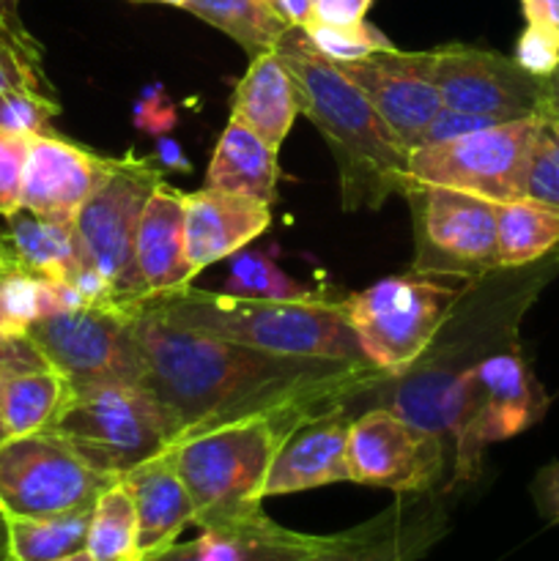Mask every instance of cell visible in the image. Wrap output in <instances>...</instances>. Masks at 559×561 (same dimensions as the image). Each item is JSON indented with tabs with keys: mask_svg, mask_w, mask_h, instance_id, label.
<instances>
[{
	"mask_svg": "<svg viewBox=\"0 0 559 561\" xmlns=\"http://www.w3.org/2000/svg\"><path fill=\"white\" fill-rule=\"evenodd\" d=\"M135 329L146 362L142 387L168 414L175 442L301 394L323 389L365 394L389 381L370 362L266 354L179 327L146 305H135Z\"/></svg>",
	"mask_w": 559,
	"mask_h": 561,
	"instance_id": "6da1fadb",
	"label": "cell"
},
{
	"mask_svg": "<svg viewBox=\"0 0 559 561\" xmlns=\"http://www.w3.org/2000/svg\"><path fill=\"white\" fill-rule=\"evenodd\" d=\"M296 88L299 113L316 126L338 162L345 211H378L409 186V148L365 93L290 25L274 47Z\"/></svg>",
	"mask_w": 559,
	"mask_h": 561,
	"instance_id": "7a4b0ae2",
	"label": "cell"
},
{
	"mask_svg": "<svg viewBox=\"0 0 559 561\" xmlns=\"http://www.w3.org/2000/svg\"><path fill=\"white\" fill-rule=\"evenodd\" d=\"M360 394L356 389L301 394L173 442L170 449L195 507L197 529H217L261 515L269 469L290 433L316 416L351 405Z\"/></svg>",
	"mask_w": 559,
	"mask_h": 561,
	"instance_id": "3957f363",
	"label": "cell"
},
{
	"mask_svg": "<svg viewBox=\"0 0 559 561\" xmlns=\"http://www.w3.org/2000/svg\"><path fill=\"white\" fill-rule=\"evenodd\" d=\"M140 305L195 332L214 334L277 356L327 362H367L343 301L327 296L305 301L241 299L214 290L184 288L146 296Z\"/></svg>",
	"mask_w": 559,
	"mask_h": 561,
	"instance_id": "277c9868",
	"label": "cell"
},
{
	"mask_svg": "<svg viewBox=\"0 0 559 561\" xmlns=\"http://www.w3.org/2000/svg\"><path fill=\"white\" fill-rule=\"evenodd\" d=\"M548 394L521 356L518 345L488 354L455 376L447 400V444L453 447V482L480 474L486 447L518 436L543 420Z\"/></svg>",
	"mask_w": 559,
	"mask_h": 561,
	"instance_id": "5b68a950",
	"label": "cell"
},
{
	"mask_svg": "<svg viewBox=\"0 0 559 561\" xmlns=\"http://www.w3.org/2000/svg\"><path fill=\"white\" fill-rule=\"evenodd\" d=\"M49 431L110 480H121L175 442L162 405L146 387L132 383L71 389Z\"/></svg>",
	"mask_w": 559,
	"mask_h": 561,
	"instance_id": "8992f818",
	"label": "cell"
},
{
	"mask_svg": "<svg viewBox=\"0 0 559 561\" xmlns=\"http://www.w3.org/2000/svg\"><path fill=\"white\" fill-rule=\"evenodd\" d=\"M157 157H107L96 186L75 217L80 261L99 274L121 307L142 301L137 274V228L151 192L162 184Z\"/></svg>",
	"mask_w": 559,
	"mask_h": 561,
	"instance_id": "52a82bcc",
	"label": "cell"
},
{
	"mask_svg": "<svg viewBox=\"0 0 559 561\" xmlns=\"http://www.w3.org/2000/svg\"><path fill=\"white\" fill-rule=\"evenodd\" d=\"M458 299L460 290L453 285L406 274L351 294L343 307L365 359L395 378L427 354Z\"/></svg>",
	"mask_w": 559,
	"mask_h": 561,
	"instance_id": "ba28073f",
	"label": "cell"
},
{
	"mask_svg": "<svg viewBox=\"0 0 559 561\" xmlns=\"http://www.w3.org/2000/svg\"><path fill=\"white\" fill-rule=\"evenodd\" d=\"M403 197L414 228L411 274L477 283L499 266V203L469 192L409 181Z\"/></svg>",
	"mask_w": 559,
	"mask_h": 561,
	"instance_id": "9c48e42d",
	"label": "cell"
},
{
	"mask_svg": "<svg viewBox=\"0 0 559 561\" xmlns=\"http://www.w3.org/2000/svg\"><path fill=\"white\" fill-rule=\"evenodd\" d=\"M25 334L71 389L142 387L146 362L137 343L135 307H71L38 318Z\"/></svg>",
	"mask_w": 559,
	"mask_h": 561,
	"instance_id": "30bf717a",
	"label": "cell"
},
{
	"mask_svg": "<svg viewBox=\"0 0 559 561\" xmlns=\"http://www.w3.org/2000/svg\"><path fill=\"white\" fill-rule=\"evenodd\" d=\"M543 115L504 121L455 140L409 151V179L417 184L449 186L491 203L526 197V170Z\"/></svg>",
	"mask_w": 559,
	"mask_h": 561,
	"instance_id": "8fae6325",
	"label": "cell"
},
{
	"mask_svg": "<svg viewBox=\"0 0 559 561\" xmlns=\"http://www.w3.org/2000/svg\"><path fill=\"white\" fill-rule=\"evenodd\" d=\"M113 482L118 480L93 471L55 431L0 442V513L5 520L93 507Z\"/></svg>",
	"mask_w": 559,
	"mask_h": 561,
	"instance_id": "7c38bea8",
	"label": "cell"
},
{
	"mask_svg": "<svg viewBox=\"0 0 559 561\" xmlns=\"http://www.w3.org/2000/svg\"><path fill=\"white\" fill-rule=\"evenodd\" d=\"M444 466V438L403 420L392 409L365 411L351 422L349 474L356 485L422 496L442 480Z\"/></svg>",
	"mask_w": 559,
	"mask_h": 561,
	"instance_id": "4fadbf2b",
	"label": "cell"
},
{
	"mask_svg": "<svg viewBox=\"0 0 559 561\" xmlns=\"http://www.w3.org/2000/svg\"><path fill=\"white\" fill-rule=\"evenodd\" d=\"M433 80L442 104L493 121L543 115V80L521 69L515 58L491 49L447 44L433 49Z\"/></svg>",
	"mask_w": 559,
	"mask_h": 561,
	"instance_id": "5bb4252c",
	"label": "cell"
},
{
	"mask_svg": "<svg viewBox=\"0 0 559 561\" xmlns=\"http://www.w3.org/2000/svg\"><path fill=\"white\" fill-rule=\"evenodd\" d=\"M392 126L403 146L414 148L425 126L444 107L433 80L431 53H403V49H378L349 64H334Z\"/></svg>",
	"mask_w": 559,
	"mask_h": 561,
	"instance_id": "9a60e30c",
	"label": "cell"
},
{
	"mask_svg": "<svg viewBox=\"0 0 559 561\" xmlns=\"http://www.w3.org/2000/svg\"><path fill=\"white\" fill-rule=\"evenodd\" d=\"M447 535V513L433 499H406L329 540L301 561H417Z\"/></svg>",
	"mask_w": 559,
	"mask_h": 561,
	"instance_id": "2e32d148",
	"label": "cell"
},
{
	"mask_svg": "<svg viewBox=\"0 0 559 561\" xmlns=\"http://www.w3.org/2000/svg\"><path fill=\"white\" fill-rule=\"evenodd\" d=\"M107 157L60 135L31 137L20 208L47 219H75L96 186Z\"/></svg>",
	"mask_w": 559,
	"mask_h": 561,
	"instance_id": "e0dca14e",
	"label": "cell"
},
{
	"mask_svg": "<svg viewBox=\"0 0 559 561\" xmlns=\"http://www.w3.org/2000/svg\"><path fill=\"white\" fill-rule=\"evenodd\" d=\"M272 225V206L255 197L203 186L184 192V244L192 274L244 250Z\"/></svg>",
	"mask_w": 559,
	"mask_h": 561,
	"instance_id": "ac0fdd59",
	"label": "cell"
},
{
	"mask_svg": "<svg viewBox=\"0 0 559 561\" xmlns=\"http://www.w3.org/2000/svg\"><path fill=\"white\" fill-rule=\"evenodd\" d=\"M349 405L305 422L290 433L288 442L269 469L263 499L288 496L312 488L351 482L349 474Z\"/></svg>",
	"mask_w": 559,
	"mask_h": 561,
	"instance_id": "d6986e66",
	"label": "cell"
},
{
	"mask_svg": "<svg viewBox=\"0 0 559 561\" xmlns=\"http://www.w3.org/2000/svg\"><path fill=\"white\" fill-rule=\"evenodd\" d=\"M329 535H305L274 524L266 513L239 524L201 529L192 542H173L142 561H301L316 553Z\"/></svg>",
	"mask_w": 559,
	"mask_h": 561,
	"instance_id": "ffe728a7",
	"label": "cell"
},
{
	"mask_svg": "<svg viewBox=\"0 0 559 561\" xmlns=\"http://www.w3.org/2000/svg\"><path fill=\"white\" fill-rule=\"evenodd\" d=\"M137 513V553L140 561L173 546L181 531L195 524V507L175 469L173 449L153 455L121 477Z\"/></svg>",
	"mask_w": 559,
	"mask_h": 561,
	"instance_id": "44dd1931",
	"label": "cell"
},
{
	"mask_svg": "<svg viewBox=\"0 0 559 561\" xmlns=\"http://www.w3.org/2000/svg\"><path fill=\"white\" fill-rule=\"evenodd\" d=\"M137 274L142 299L184 288L195 279L184 244V192L170 184H159L142 208L137 228Z\"/></svg>",
	"mask_w": 559,
	"mask_h": 561,
	"instance_id": "7402d4cb",
	"label": "cell"
},
{
	"mask_svg": "<svg viewBox=\"0 0 559 561\" xmlns=\"http://www.w3.org/2000/svg\"><path fill=\"white\" fill-rule=\"evenodd\" d=\"M0 247L9 268L66 283L82 266L75 219H47L16 208L0 219Z\"/></svg>",
	"mask_w": 559,
	"mask_h": 561,
	"instance_id": "603a6c76",
	"label": "cell"
},
{
	"mask_svg": "<svg viewBox=\"0 0 559 561\" xmlns=\"http://www.w3.org/2000/svg\"><path fill=\"white\" fill-rule=\"evenodd\" d=\"M296 115H299L296 88L280 55L269 49L250 58V69L236 85L230 118L250 126L258 137L280 151Z\"/></svg>",
	"mask_w": 559,
	"mask_h": 561,
	"instance_id": "cb8c5ba5",
	"label": "cell"
},
{
	"mask_svg": "<svg viewBox=\"0 0 559 561\" xmlns=\"http://www.w3.org/2000/svg\"><path fill=\"white\" fill-rule=\"evenodd\" d=\"M277 148L269 146L250 126L230 118L208 162L206 186L255 197L272 206L277 197Z\"/></svg>",
	"mask_w": 559,
	"mask_h": 561,
	"instance_id": "d4e9b609",
	"label": "cell"
},
{
	"mask_svg": "<svg viewBox=\"0 0 559 561\" xmlns=\"http://www.w3.org/2000/svg\"><path fill=\"white\" fill-rule=\"evenodd\" d=\"M497 236L499 266H532L559 250V208L529 201V197L502 203L497 211Z\"/></svg>",
	"mask_w": 559,
	"mask_h": 561,
	"instance_id": "484cf974",
	"label": "cell"
},
{
	"mask_svg": "<svg viewBox=\"0 0 559 561\" xmlns=\"http://www.w3.org/2000/svg\"><path fill=\"white\" fill-rule=\"evenodd\" d=\"M69 394V381L53 367L11 373L3 389L5 438L49 431Z\"/></svg>",
	"mask_w": 559,
	"mask_h": 561,
	"instance_id": "4316f807",
	"label": "cell"
},
{
	"mask_svg": "<svg viewBox=\"0 0 559 561\" xmlns=\"http://www.w3.org/2000/svg\"><path fill=\"white\" fill-rule=\"evenodd\" d=\"M184 9L233 38L250 58L277 47L290 27L269 0H186Z\"/></svg>",
	"mask_w": 559,
	"mask_h": 561,
	"instance_id": "83f0119b",
	"label": "cell"
},
{
	"mask_svg": "<svg viewBox=\"0 0 559 561\" xmlns=\"http://www.w3.org/2000/svg\"><path fill=\"white\" fill-rule=\"evenodd\" d=\"M93 507L9 520V561H60L85 551Z\"/></svg>",
	"mask_w": 559,
	"mask_h": 561,
	"instance_id": "f1b7e54d",
	"label": "cell"
},
{
	"mask_svg": "<svg viewBox=\"0 0 559 561\" xmlns=\"http://www.w3.org/2000/svg\"><path fill=\"white\" fill-rule=\"evenodd\" d=\"M85 553L91 561H140L135 502L121 480L104 488L93 504Z\"/></svg>",
	"mask_w": 559,
	"mask_h": 561,
	"instance_id": "f546056e",
	"label": "cell"
},
{
	"mask_svg": "<svg viewBox=\"0 0 559 561\" xmlns=\"http://www.w3.org/2000/svg\"><path fill=\"white\" fill-rule=\"evenodd\" d=\"M223 294L241 296V299H269V301H305L321 299V294L305 288L299 279L277 266L266 252L239 250L230 255L228 279Z\"/></svg>",
	"mask_w": 559,
	"mask_h": 561,
	"instance_id": "4dcf8cb0",
	"label": "cell"
},
{
	"mask_svg": "<svg viewBox=\"0 0 559 561\" xmlns=\"http://www.w3.org/2000/svg\"><path fill=\"white\" fill-rule=\"evenodd\" d=\"M20 88L55 93L44 71L42 44L31 36L22 20L0 22V99Z\"/></svg>",
	"mask_w": 559,
	"mask_h": 561,
	"instance_id": "1f68e13d",
	"label": "cell"
},
{
	"mask_svg": "<svg viewBox=\"0 0 559 561\" xmlns=\"http://www.w3.org/2000/svg\"><path fill=\"white\" fill-rule=\"evenodd\" d=\"M310 36L312 47L332 64H349V60H360L365 55L378 53V49H392L395 44L389 42L384 33H378L370 22H360L351 27H334L312 22L305 27Z\"/></svg>",
	"mask_w": 559,
	"mask_h": 561,
	"instance_id": "d6a6232c",
	"label": "cell"
},
{
	"mask_svg": "<svg viewBox=\"0 0 559 561\" xmlns=\"http://www.w3.org/2000/svg\"><path fill=\"white\" fill-rule=\"evenodd\" d=\"M60 113V104L55 93L42 91H11L0 99V129L11 135H55L53 121Z\"/></svg>",
	"mask_w": 559,
	"mask_h": 561,
	"instance_id": "836d02e7",
	"label": "cell"
},
{
	"mask_svg": "<svg viewBox=\"0 0 559 561\" xmlns=\"http://www.w3.org/2000/svg\"><path fill=\"white\" fill-rule=\"evenodd\" d=\"M526 197L559 208V135L551 121L540 118L529 170H526Z\"/></svg>",
	"mask_w": 559,
	"mask_h": 561,
	"instance_id": "e575fe53",
	"label": "cell"
},
{
	"mask_svg": "<svg viewBox=\"0 0 559 561\" xmlns=\"http://www.w3.org/2000/svg\"><path fill=\"white\" fill-rule=\"evenodd\" d=\"M31 137L0 129V219L20 208L22 175H25Z\"/></svg>",
	"mask_w": 559,
	"mask_h": 561,
	"instance_id": "d590c367",
	"label": "cell"
},
{
	"mask_svg": "<svg viewBox=\"0 0 559 561\" xmlns=\"http://www.w3.org/2000/svg\"><path fill=\"white\" fill-rule=\"evenodd\" d=\"M515 64L532 77L546 80L554 69L559 66V31L548 25H535L526 22L524 33L515 42Z\"/></svg>",
	"mask_w": 559,
	"mask_h": 561,
	"instance_id": "8d00e7d4",
	"label": "cell"
},
{
	"mask_svg": "<svg viewBox=\"0 0 559 561\" xmlns=\"http://www.w3.org/2000/svg\"><path fill=\"white\" fill-rule=\"evenodd\" d=\"M497 124H502V121H493V118H486V115H471V113H460V110L442 107L436 113V118H433L431 124L425 126V131H422V137L417 140L414 148L436 146V142L455 140V137H464V135H469V131L488 129V126H497Z\"/></svg>",
	"mask_w": 559,
	"mask_h": 561,
	"instance_id": "74e56055",
	"label": "cell"
},
{
	"mask_svg": "<svg viewBox=\"0 0 559 561\" xmlns=\"http://www.w3.org/2000/svg\"><path fill=\"white\" fill-rule=\"evenodd\" d=\"M38 367H49L42 359L27 334H11L0 329V370L5 373H25L38 370Z\"/></svg>",
	"mask_w": 559,
	"mask_h": 561,
	"instance_id": "f35d334b",
	"label": "cell"
},
{
	"mask_svg": "<svg viewBox=\"0 0 559 561\" xmlns=\"http://www.w3.org/2000/svg\"><path fill=\"white\" fill-rule=\"evenodd\" d=\"M370 3L373 0H312V22L334 27L360 25L365 22Z\"/></svg>",
	"mask_w": 559,
	"mask_h": 561,
	"instance_id": "ab89813d",
	"label": "cell"
},
{
	"mask_svg": "<svg viewBox=\"0 0 559 561\" xmlns=\"http://www.w3.org/2000/svg\"><path fill=\"white\" fill-rule=\"evenodd\" d=\"M532 499L535 507L548 524H559V460L543 466L532 482Z\"/></svg>",
	"mask_w": 559,
	"mask_h": 561,
	"instance_id": "60d3db41",
	"label": "cell"
},
{
	"mask_svg": "<svg viewBox=\"0 0 559 561\" xmlns=\"http://www.w3.org/2000/svg\"><path fill=\"white\" fill-rule=\"evenodd\" d=\"M521 9H524L526 22L559 31V0H521Z\"/></svg>",
	"mask_w": 559,
	"mask_h": 561,
	"instance_id": "b9f144b4",
	"label": "cell"
},
{
	"mask_svg": "<svg viewBox=\"0 0 559 561\" xmlns=\"http://www.w3.org/2000/svg\"><path fill=\"white\" fill-rule=\"evenodd\" d=\"M277 11L296 27H307L312 22V0H274Z\"/></svg>",
	"mask_w": 559,
	"mask_h": 561,
	"instance_id": "7bdbcfd3",
	"label": "cell"
},
{
	"mask_svg": "<svg viewBox=\"0 0 559 561\" xmlns=\"http://www.w3.org/2000/svg\"><path fill=\"white\" fill-rule=\"evenodd\" d=\"M543 118L559 121V66L543 80Z\"/></svg>",
	"mask_w": 559,
	"mask_h": 561,
	"instance_id": "ee69618b",
	"label": "cell"
},
{
	"mask_svg": "<svg viewBox=\"0 0 559 561\" xmlns=\"http://www.w3.org/2000/svg\"><path fill=\"white\" fill-rule=\"evenodd\" d=\"M159 157H162V170L164 168H170V164H179L181 170H190V164H186V159L181 157V151H179V146H175V142H168V140H162L159 142Z\"/></svg>",
	"mask_w": 559,
	"mask_h": 561,
	"instance_id": "f6af8a7d",
	"label": "cell"
},
{
	"mask_svg": "<svg viewBox=\"0 0 559 561\" xmlns=\"http://www.w3.org/2000/svg\"><path fill=\"white\" fill-rule=\"evenodd\" d=\"M5 272H9V268H0V329H3V332H11V334H22V332H16L14 323H11V318H9V312H5V299H3Z\"/></svg>",
	"mask_w": 559,
	"mask_h": 561,
	"instance_id": "bcb514c9",
	"label": "cell"
},
{
	"mask_svg": "<svg viewBox=\"0 0 559 561\" xmlns=\"http://www.w3.org/2000/svg\"><path fill=\"white\" fill-rule=\"evenodd\" d=\"M20 20V0H0V22Z\"/></svg>",
	"mask_w": 559,
	"mask_h": 561,
	"instance_id": "7dc6e473",
	"label": "cell"
},
{
	"mask_svg": "<svg viewBox=\"0 0 559 561\" xmlns=\"http://www.w3.org/2000/svg\"><path fill=\"white\" fill-rule=\"evenodd\" d=\"M0 561H9V520L0 513Z\"/></svg>",
	"mask_w": 559,
	"mask_h": 561,
	"instance_id": "c3c4849f",
	"label": "cell"
},
{
	"mask_svg": "<svg viewBox=\"0 0 559 561\" xmlns=\"http://www.w3.org/2000/svg\"><path fill=\"white\" fill-rule=\"evenodd\" d=\"M11 373L0 370V442L5 438V425H3V389H5V378H9Z\"/></svg>",
	"mask_w": 559,
	"mask_h": 561,
	"instance_id": "681fc988",
	"label": "cell"
},
{
	"mask_svg": "<svg viewBox=\"0 0 559 561\" xmlns=\"http://www.w3.org/2000/svg\"><path fill=\"white\" fill-rule=\"evenodd\" d=\"M135 3H164V5H179V9H184L186 0H135Z\"/></svg>",
	"mask_w": 559,
	"mask_h": 561,
	"instance_id": "f907efd6",
	"label": "cell"
},
{
	"mask_svg": "<svg viewBox=\"0 0 559 561\" xmlns=\"http://www.w3.org/2000/svg\"><path fill=\"white\" fill-rule=\"evenodd\" d=\"M0 268H9V263H5V255H3V247H0Z\"/></svg>",
	"mask_w": 559,
	"mask_h": 561,
	"instance_id": "816d5d0a",
	"label": "cell"
},
{
	"mask_svg": "<svg viewBox=\"0 0 559 561\" xmlns=\"http://www.w3.org/2000/svg\"><path fill=\"white\" fill-rule=\"evenodd\" d=\"M548 121H551V118H548ZM551 126L557 129V135H559V121H551Z\"/></svg>",
	"mask_w": 559,
	"mask_h": 561,
	"instance_id": "f5cc1de1",
	"label": "cell"
},
{
	"mask_svg": "<svg viewBox=\"0 0 559 561\" xmlns=\"http://www.w3.org/2000/svg\"><path fill=\"white\" fill-rule=\"evenodd\" d=\"M269 3H272V5H274V9H277V3H274V0H269Z\"/></svg>",
	"mask_w": 559,
	"mask_h": 561,
	"instance_id": "db71d44e",
	"label": "cell"
}]
</instances>
